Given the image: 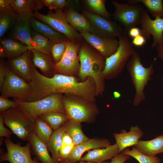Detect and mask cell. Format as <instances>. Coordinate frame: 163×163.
<instances>
[{
	"label": "cell",
	"instance_id": "32",
	"mask_svg": "<svg viewBox=\"0 0 163 163\" xmlns=\"http://www.w3.org/2000/svg\"><path fill=\"white\" fill-rule=\"evenodd\" d=\"M129 4H141L155 18L163 17V5L161 0H126Z\"/></svg>",
	"mask_w": 163,
	"mask_h": 163
},
{
	"label": "cell",
	"instance_id": "40",
	"mask_svg": "<svg viewBox=\"0 0 163 163\" xmlns=\"http://www.w3.org/2000/svg\"><path fill=\"white\" fill-rule=\"evenodd\" d=\"M8 67L4 59L0 58V88L2 86L6 74Z\"/></svg>",
	"mask_w": 163,
	"mask_h": 163
},
{
	"label": "cell",
	"instance_id": "38",
	"mask_svg": "<svg viewBox=\"0 0 163 163\" xmlns=\"http://www.w3.org/2000/svg\"><path fill=\"white\" fill-rule=\"evenodd\" d=\"M75 145L73 144L71 145L62 146L59 152V162L67 160Z\"/></svg>",
	"mask_w": 163,
	"mask_h": 163
},
{
	"label": "cell",
	"instance_id": "1",
	"mask_svg": "<svg viewBox=\"0 0 163 163\" xmlns=\"http://www.w3.org/2000/svg\"><path fill=\"white\" fill-rule=\"evenodd\" d=\"M30 71L32 90L27 102L37 101L54 93L77 95L93 102L96 101V86L91 77L80 82L74 76L62 74H55L47 77L40 73L32 62Z\"/></svg>",
	"mask_w": 163,
	"mask_h": 163
},
{
	"label": "cell",
	"instance_id": "39",
	"mask_svg": "<svg viewBox=\"0 0 163 163\" xmlns=\"http://www.w3.org/2000/svg\"><path fill=\"white\" fill-rule=\"evenodd\" d=\"M18 106L14 101L9 100L8 98L0 96V112L5 111L12 107Z\"/></svg>",
	"mask_w": 163,
	"mask_h": 163
},
{
	"label": "cell",
	"instance_id": "25",
	"mask_svg": "<svg viewBox=\"0 0 163 163\" xmlns=\"http://www.w3.org/2000/svg\"><path fill=\"white\" fill-rule=\"evenodd\" d=\"M31 145V152L41 163H56L49 154L47 145L41 141L35 133L28 141Z\"/></svg>",
	"mask_w": 163,
	"mask_h": 163
},
{
	"label": "cell",
	"instance_id": "11",
	"mask_svg": "<svg viewBox=\"0 0 163 163\" xmlns=\"http://www.w3.org/2000/svg\"><path fill=\"white\" fill-rule=\"evenodd\" d=\"M0 89L1 95L4 97H12L25 101L30 94L32 88L30 82H26L8 67L5 80Z\"/></svg>",
	"mask_w": 163,
	"mask_h": 163
},
{
	"label": "cell",
	"instance_id": "18",
	"mask_svg": "<svg viewBox=\"0 0 163 163\" xmlns=\"http://www.w3.org/2000/svg\"><path fill=\"white\" fill-rule=\"evenodd\" d=\"M31 52L28 50L20 56L6 62L9 69L27 82L31 81L30 65Z\"/></svg>",
	"mask_w": 163,
	"mask_h": 163
},
{
	"label": "cell",
	"instance_id": "48",
	"mask_svg": "<svg viewBox=\"0 0 163 163\" xmlns=\"http://www.w3.org/2000/svg\"><path fill=\"white\" fill-rule=\"evenodd\" d=\"M156 47L158 57L163 62V34L162 38L160 43Z\"/></svg>",
	"mask_w": 163,
	"mask_h": 163
},
{
	"label": "cell",
	"instance_id": "33",
	"mask_svg": "<svg viewBox=\"0 0 163 163\" xmlns=\"http://www.w3.org/2000/svg\"><path fill=\"white\" fill-rule=\"evenodd\" d=\"M18 14L14 10L0 12V38L14 27Z\"/></svg>",
	"mask_w": 163,
	"mask_h": 163
},
{
	"label": "cell",
	"instance_id": "34",
	"mask_svg": "<svg viewBox=\"0 0 163 163\" xmlns=\"http://www.w3.org/2000/svg\"><path fill=\"white\" fill-rule=\"evenodd\" d=\"M35 133L38 138L43 142L48 144L53 131L51 126L39 117L34 121Z\"/></svg>",
	"mask_w": 163,
	"mask_h": 163
},
{
	"label": "cell",
	"instance_id": "42",
	"mask_svg": "<svg viewBox=\"0 0 163 163\" xmlns=\"http://www.w3.org/2000/svg\"><path fill=\"white\" fill-rule=\"evenodd\" d=\"M130 156L124 154L122 152L113 157L109 163H124L130 158Z\"/></svg>",
	"mask_w": 163,
	"mask_h": 163
},
{
	"label": "cell",
	"instance_id": "13",
	"mask_svg": "<svg viewBox=\"0 0 163 163\" xmlns=\"http://www.w3.org/2000/svg\"><path fill=\"white\" fill-rule=\"evenodd\" d=\"M5 143L7 152L1 154L0 162L7 161L9 163H40L36 158H32L31 146L29 142L22 146L6 138Z\"/></svg>",
	"mask_w": 163,
	"mask_h": 163
},
{
	"label": "cell",
	"instance_id": "14",
	"mask_svg": "<svg viewBox=\"0 0 163 163\" xmlns=\"http://www.w3.org/2000/svg\"><path fill=\"white\" fill-rule=\"evenodd\" d=\"M140 25L141 35L148 40L152 36L153 41L152 47H157L162 38L163 18L158 17L152 19L145 9L141 18Z\"/></svg>",
	"mask_w": 163,
	"mask_h": 163
},
{
	"label": "cell",
	"instance_id": "17",
	"mask_svg": "<svg viewBox=\"0 0 163 163\" xmlns=\"http://www.w3.org/2000/svg\"><path fill=\"white\" fill-rule=\"evenodd\" d=\"M110 145V142L106 138H89L75 145L66 160L72 163L80 161L83 154L86 151L96 149L106 148Z\"/></svg>",
	"mask_w": 163,
	"mask_h": 163
},
{
	"label": "cell",
	"instance_id": "50",
	"mask_svg": "<svg viewBox=\"0 0 163 163\" xmlns=\"http://www.w3.org/2000/svg\"><path fill=\"white\" fill-rule=\"evenodd\" d=\"M0 58L3 59L7 57L6 53L1 45H0Z\"/></svg>",
	"mask_w": 163,
	"mask_h": 163
},
{
	"label": "cell",
	"instance_id": "35",
	"mask_svg": "<svg viewBox=\"0 0 163 163\" xmlns=\"http://www.w3.org/2000/svg\"><path fill=\"white\" fill-rule=\"evenodd\" d=\"M84 1L93 14L110 20L112 14L109 12L106 8V0H85Z\"/></svg>",
	"mask_w": 163,
	"mask_h": 163
},
{
	"label": "cell",
	"instance_id": "43",
	"mask_svg": "<svg viewBox=\"0 0 163 163\" xmlns=\"http://www.w3.org/2000/svg\"><path fill=\"white\" fill-rule=\"evenodd\" d=\"M11 0H0V12L14 10L10 5Z\"/></svg>",
	"mask_w": 163,
	"mask_h": 163
},
{
	"label": "cell",
	"instance_id": "15",
	"mask_svg": "<svg viewBox=\"0 0 163 163\" xmlns=\"http://www.w3.org/2000/svg\"><path fill=\"white\" fill-rule=\"evenodd\" d=\"M33 12L18 14L15 24L9 32L8 37L26 45L30 50H32L30 44L32 30L31 20L34 17Z\"/></svg>",
	"mask_w": 163,
	"mask_h": 163
},
{
	"label": "cell",
	"instance_id": "49",
	"mask_svg": "<svg viewBox=\"0 0 163 163\" xmlns=\"http://www.w3.org/2000/svg\"><path fill=\"white\" fill-rule=\"evenodd\" d=\"M55 0H43L44 6L50 9L53 10V6Z\"/></svg>",
	"mask_w": 163,
	"mask_h": 163
},
{
	"label": "cell",
	"instance_id": "3",
	"mask_svg": "<svg viewBox=\"0 0 163 163\" xmlns=\"http://www.w3.org/2000/svg\"><path fill=\"white\" fill-rule=\"evenodd\" d=\"M141 58L136 51L127 62L126 67L134 86L135 93L133 100V105L138 106L146 98L144 90L153 74V65L155 61L148 67H144L141 62Z\"/></svg>",
	"mask_w": 163,
	"mask_h": 163
},
{
	"label": "cell",
	"instance_id": "47",
	"mask_svg": "<svg viewBox=\"0 0 163 163\" xmlns=\"http://www.w3.org/2000/svg\"><path fill=\"white\" fill-rule=\"evenodd\" d=\"M127 34L130 37L133 39L141 35L140 29L137 27H132L129 29Z\"/></svg>",
	"mask_w": 163,
	"mask_h": 163
},
{
	"label": "cell",
	"instance_id": "9",
	"mask_svg": "<svg viewBox=\"0 0 163 163\" xmlns=\"http://www.w3.org/2000/svg\"><path fill=\"white\" fill-rule=\"evenodd\" d=\"M111 2L115 10L112 14L113 19L123 28L126 33L131 28L140 25L142 13L145 9L141 4H129L113 0Z\"/></svg>",
	"mask_w": 163,
	"mask_h": 163
},
{
	"label": "cell",
	"instance_id": "16",
	"mask_svg": "<svg viewBox=\"0 0 163 163\" xmlns=\"http://www.w3.org/2000/svg\"><path fill=\"white\" fill-rule=\"evenodd\" d=\"M84 40L106 59L115 53L119 45L116 38L103 37L89 33L81 34Z\"/></svg>",
	"mask_w": 163,
	"mask_h": 163
},
{
	"label": "cell",
	"instance_id": "23",
	"mask_svg": "<svg viewBox=\"0 0 163 163\" xmlns=\"http://www.w3.org/2000/svg\"><path fill=\"white\" fill-rule=\"evenodd\" d=\"M31 24L33 30L42 34L53 44L64 42L69 40L65 35L34 17L31 20Z\"/></svg>",
	"mask_w": 163,
	"mask_h": 163
},
{
	"label": "cell",
	"instance_id": "4",
	"mask_svg": "<svg viewBox=\"0 0 163 163\" xmlns=\"http://www.w3.org/2000/svg\"><path fill=\"white\" fill-rule=\"evenodd\" d=\"M62 101L69 120L88 123L96 120L99 110L95 102L71 94H62Z\"/></svg>",
	"mask_w": 163,
	"mask_h": 163
},
{
	"label": "cell",
	"instance_id": "52",
	"mask_svg": "<svg viewBox=\"0 0 163 163\" xmlns=\"http://www.w3.org/2000/svg\"><path fill=\"white\" fill-rule=\"evenodd\" d=\"M113 94L114 97L116 99L119 98L121 97L120 94L117 91H114L113 93Z\"/></svg>",
	"mask_w": 163,
	"mask_h": 163
},
{
	"label": "cell",
	"instance_id": "28",
	"mask_svg": "<svg viewBox=\"0 0 163 163\" xmlns=\"http://www.w3.org/2000/svg\"><path fill=\"white\" fill-rule=\"evenodd\" d=\"M10 5L18 14L38 11L44 6L43 0H11Z\"/></svg>",
	"mask_w": 163,
	"mask_h": 163
},
{
	"label": "cell",
	"instance_id": "26",
	"mask_svg": "<svg viewBox=\"0 0 163 163\" xmlns=\"http://www.w3.org/2000/svg\"><path fill=\"white\" fill-rule=\"evenodd\" d=\"M4 50L8 59L16 58L29 50L27 46L9 37L0 39V45Z\"/></svg>",
	"mask_w": 163,
	"mask_h": 163
},
{
	"label": "cell",
	"instance_id": "27",
	"mask_svg": "<svg viewBox=\"0 0 163 163\" xmlns=\"http://www.w3.org/2000/svg\"><path fill=\"white\" fill-rule=\"evenodd\" d=\"M30 44L31 50L52 57L51 49L53 43L42 34L33 29L31 31Z\"/></svg>",
	"mask_w": 163,
	"mask_h": 163
},
{
	"label": "cell",
	"instance_id": "20",
	"mask_svg": "<svg viewBox=\"0 0 163 163\" xmlns=\"http://www.w3.org/2000/svg\"><path fill=\"white\" fill-rule=\"evenodd\" d=\"M120 153L116 143L104 148L90 150L82 157L80 161H89L101 163L112 159Z\"/></svg>",
	"mask_w": 163,
	"mask_h": 163
},
{
	"label": "cell",
	"instance_id": "5",
	"mask_svg": "<svg viewBox=\"0 0 163 163\" xmlns=\"http://www.w3.org/2000/svg\"><path fill=\"white\" fill-rule=\"evenodd\" d=\"M119 47L110 57L106 58L102 74L106 79H111L117 76L135 51L127 33L124 32L118 37Z\"/></svg>",
	"mask_w": 163,
	"mask_h": 163
},
{
	"label": "cell",
	"instance_id": "30",
	"mask_svg": "<svg viewBox=\"0 0 163 163\" xmlns=\"http://www.w3.org/2000/svg\"><path fill=\"white\" fill-rule=\"evenodd\" d=\"M64 132L62 126L54 130L47 144L48 150L56 163H59V152L62 145V136Z\"/></svg>",
	"mask_w": 163,
	"mask_h": 163
},
{
	"label": "cell",
	"instance_id": "7",
	"mask_svg": "<svg viewBox=\"0 0 163 163\" xmlns=\"http://www.w3.org/2000/svg\"><path fill=\"white\" fill-rule=\"evenodd\" d=\"M4 123L21 140L28 141L35 133L34 122L18 106L0 112Z\"/></svg>",
	"mask_w": 163,
	"mask_h": 163
},
{
	"label": "cell",
	"instance_id": "10",
	"mask_svg": "<svg viewBox=\"0 0 163 163\" xmlns=\"http://www.w3.org/2000/svg\"><path fill=\"white\" fill-rule=\"evenodd\" d=\"M82 11L89 22L91 34L103 37L116 39L125 32L123 27L115 21H112L86 10Z\"/></svg>",
	"mask_w": 163,
	"mask_h": 163
},
{
	"label": "cell",
	"instance_id": "2",
	"mask_svg": "<svg viewBox=\"0 0 163 163\" xmlns=\"http://www.w3.org/2000/svg\"><path fill=\"white\" fill-rule=\"evenodd\" d=\"M78 55L79 77L84 81L88 77H92L95 83L97 96L102 94L105 87L102 72L105 66L106 58L84 40L80 42Z\"/></svg>",
	"mask_w": 163,
	"mask_h": 163
},
{
	"label": "cell",
	"instance_id": "51",
	"mask_svg": "<svg viewBox=\"0 0 163 163\" xmlns=\"http://www.w3.org/2000/svg\"><path fill=\"white\" fill-rule=\"evenodd\" d=\"M109 163V162H108L105 161L101 163ZM59 163H95L91 162H89V161H81L80 162H78V163H77V162L72 163V162H71L68 161L67 160H66L64 161L59 162Z\"/></svg>",
	"mask_w": 163,
	"mask_h": 163
},
{
	"label": "cell",
	"instance_id": "46",
	"mask_svg": "<svg viewBox=\"0 0 163 163\" xmlns=\"http://www.w3.org/2000/svg\"><path fill=\"white\" fill-rule=\"evenodd\" d=\"M73 144L74 143L71 136L69 134L65 132L62 136V145H69Z\"/></svg>",
	"mask_w": 163,
	"mask_h": 163
},
{
	"label": "cell",
	"instance_id": "22",
	"mask_svg": "<svg viewBox=\"0 0 163 163\" xmlns=\"http://www.w3.org/2000/svg\"><path fill=\"white\" fill-rule=\"evenodd\" d=\"M31 51L32 61L34 66L39 68L43 76L52 77L55 74V63L53 57L33 50Z\"/></svg>",
	"mask_w": 163,
	"mask_h": 163
},
{
	"label": "cell",
	"instance_id": "45",
	"mask_svg": "<svg viewBox=\"0 0 163 163\" xmlns=\"http://www.w3.org/2000/svg\"><path fill=\"white\" fill-rule=\"evenodd\" d=\"M146 43V40L141 35L133 39L132 43L134 46L141 47L143 46Z\"/></svg>",
	"mask_w": 163,
	"mask_h": 163
},
{
	"label": "cell",
	"instance_id": "31",
	"mask_svg": "<svg viewBox=\"0 0 163 163\" xmlns=\"http://www.w3.org/2000/svg\"><path fill=\"white\" fill-rule=\"evenodd\" d=\"M39 117L47 123L54 130L62 126L69 120L66 113L59 112L46 113Z\"/></svg>",
	"mask_w": 163,
	"mask_h": 163
},
{
	"label": "cell",
	"instance_id": "21",
	"mask_svg": "<svg viewBox=\"0 0 163 163\" xmlns=\"http://www.w3.org/2000/svg\"><path fill=\"white\" fill-rule=\"evenodd\" d=\"M63 9L68 23L75 30L80 34L91 33L89 22L83 14H81L71 6Z\"/></svg>",
	"mask_w": 163,
	"mask_h": 163
},
{
	"label": "cell",
	"instance_id": "8",
	"mask_svg": "<svg viewBox=\"0 0 163 163\" xmlns=\"http://www.w3.org/2000/svg\"><path fill=\"white\" fill-rule=\"evenodd\" d=\"M34 17L63 34L72 41L80 42L84 40L80 33L75 30L68 23L63 9L50 10L46 14L38 11L34 12Z\"/></svg>",
	"mask_w": 163,
	"mask_h": 163
},
{
	"label": "cell",
	"instance_id": "44",
	"mask_svg": "<svg viewBox=\"0 0 163 163\" xmlns=\"http://www.w3.org/2000/svg\"><path fill=\"white\" fill-rule=\"evenodd\" d=\"M69 1L66 0H55L53 6V10L63 9L68 5Z\"/></svg>",
	"mask_w": 163,
	"mask_h": 163
},
{
	"label": "cell",
	"instance_id": "24",
	"mask_svg": "<svg viewBox=\"0 0 163 163\" xmlns=\"http://www.w3.org/2000/svg\"><path fill=\"white\" fill-rule=\"evenodd\" d=\"M144 155L151 156L163 153V134L148 141L139 140L134 146Z\"/></svg>",
	"mask_w": 163,
	"mask_h": 163
},
{
	"label": "cell",
	"instance_id": "12",
	"mask_svg": "<svg viewBox=\"0 0 163 163\" xmlns=\"http://www.w3.org/2000/svg\"><path fill=\"white\" fill-rule=\"evenodd\" d=\"M81 42L69 40L65 42L66 50L60 61L54 65L55 74L74 76L78 74L80 63L78 52Z\"/></svg>",
	"mask_w": 163,
	"mask_h": 163
},
{
	"label": "cell",
	"instance_id": "29",
	"mask_svg": "<svg viewBox=\"0 0 163 163\" xmlns=\"http://www.w3.org/2000/svg\"><path fill=\"white\" fill-rule=\"evenodd\" d=\"M81 123L69 120L62 126L65 132L69 134L72 137L75 145L89 139L82 131Z\"/></svg>",
	"mask_w": 163,
	"mask_h": 163
},
{
	"label": "cell",
	"instance_id": "37",
	"mask_svg": "<svg viewBox=\"0 0 163 163\" xmlns=\"http://www.w3.org/2000/svg\"><path fill=\"white\" fill-rule=\"evenodd\" d=\"M66 49V45L65 42L53 44L52 47L51 53L55 64L60 61Z\"/></svg>",
	"mask_w": 163,
	"mask_h": 163
},
{
	"label": "cell",
	"instance_id": "36",
	"mask_svg": "<svg viewBox=\"0 0 163 163\" xmlns=\"http://www.w3.org/2000/svg\"><path fill=\"white\" fill-rule=\"evenodd\" d=\"M124 154L132 157L137 160L139 163H160V158L156 156H148L142 153L134 146L130 150L126 148L122 151Z\"/></svg>",
	"mask_w": 163,
	"mask_h": 163
},
{
	"label": "cell",
	"instance_id": "6",
	"mask_svg": "<svg viewBox=\"0 0 163 163\" xmlns=\"http://www.w3.org/2000/svg\"><path fill=\"white\" fill-rule=\"evenodd\" d=\"M63 94L54 93L44 98L33 102H28L14 98V101L33 122L41 115L49 112H59L66 113L62 101Z\"/></svg>",
	"mask_w": 163,
	"mask_h": 163
},
{
	"label": "cell",
	"instance_id": "19",
	"mask_svg": "<svg viewBox=\"0 0 163 163\" xmlns=\"http://www.w3.org/2000/svg\"><path fill=\"white\" fill-rule=\"evenodd\" d=\"M143 135L142 131L137 125L131 126L128 132L123 129L119 133L113 134L120 152L128 147L134 146Z\"/></svg>",
	"mask_w": 163,
	"mask_h": 163
},
{
	"label": "cell",
	"instance_id": "53",
	"mask_svg": "<svg viewBox=\"0 0 163 163\" xmlns=\"http://www.w3.org/2000/svg\"><path fill=\"white\" fill-rule=\"evenodd\" d=\"M161 80H162V85H163V75L162 76V78H161Z\"/></svg>",
	"mask_w": 163,
	"mask_h": 163
},
{
	"label": "cell",
	"instance_id": "41",
	"mask_svg": "<svg viewBox=\"0 0 163 163\" xmlns=\"http://www.w3.org/2000/svg\"><path fill=\"white\" fill-rule=\"evenodd\" d=\"M4 122L2 116L0 114V136L5 137L10 139L11 135L13 134L11 130L6 128L4 125Z\"/></svg>",
	"mask_w": 163,
	"mask_h": 163
}]
</instances>
